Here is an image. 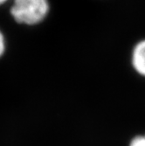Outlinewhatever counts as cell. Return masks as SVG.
Instances as JSON below:
<instances>
[{
  "mask_svg": "<svg viewBox=\"0 0 145 146\" xmlns=\"http://www.w3.org/2000/svg\"><path fill=\"white\" fill-rule=\"evenodd\" d=\"M49 11L47 0H14L11 14L17 22L25 25L40 23Z\"/></svg>",
  "mask_w": 145,
  "mask_h": 146,
  "instance_id": "obj_1",
  "label": "cell"
},
{
  "mask_svg": "<svg viewBox=\"0 0 145 146\" xmlns=\"http://www.w3.org/2000/svg\"><path fill=\"white\" fill-rule=\"evenodd\" d=\"M131 62L135 71L138 74L145 77V39L141 40L135 46Z\"/></svg>",
  "mask_w": 145,
  "mask_h": 146,
  "instance_id": "obj_2",
  "label": "cell"
},
{
  "mask_svg": "<svg viewBox=\"0 0 145 146\" xmlns=\"http://www.w3.org/2000/svg\"><path fill=\"white\" fill-rule=\"evenodd\" d=\"M128 146H145V134L136 135L130 139Z\"/></svg>",
  "mask_w": 145,
  "mask_h": 146,
  "instance_id": "obj_3",
  "label": "cell"
},
{
  "mask_svg": "<svg viewBox=\"0 0 145 146\" xmlns=\"http://www.w3.org/2000/svg\"><path fill=\"white\" fill-rule=\"evenodd\" d=\"M5 51V40L3 33L0 31V56H2L4 54Z\"/></svg>",
  "mask_w": 145,
  "mask_h": 146,
  "instance_id": "obj_4",
  "label": "cell"
},
{
  "mask_svg": "<svg viewBox=\"0 0 145 146\" xmlns=\"http://www.w3.org/2000/svg\"><path fill=\"white\" fill-rule=\"evenodd\" d=\"M7 0H0V5H3L4 3H5Z\"/></svg>",
  "mask_w": 145,
  "mask_h": 146,
  "instance_id": "obj_5",
  "label": "cell"
}]
</instances>
